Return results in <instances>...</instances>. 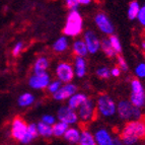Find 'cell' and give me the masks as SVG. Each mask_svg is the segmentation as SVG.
<instances>
[{"label": "cell", "instance_id": "obj_40", "mask_svg": "<svg viewBox=\"0 0 145 145\" xmlns=\"http://www.w3.org/2000/svg\"><path fill=\"white\" fill-rule=\"evenodd\" d=\"M142 48L145 50V42H142Z\"/></svg>", "mask_w": 145, "mask_h": 145}, {"label": "cell", "instance_id": "obj_26", "mask_svg": "<svg viewBox=\"0 0 145 145\" xmlns=\"http://www.w3.org/2000/svg\"><path fill=\"white\" fill-rule=\"evenodd\" d=\"M101 49H102L103 52H104L108 57H110V58H112V57H114V56L116 55L114 49H113L111 43H110L109 39H104L101 42Z\"/></svg>", "mask_w": 145, "mask_h": 145}, {"label": "cell", "instance_id": "obj_4", "mask_svg": "<svg viewBox=\"0 0 145 145\" xmlns=\"http://www.w3.org/2000/svg\"><path fill=\"white\" fill-rule=\"evenodd\" d=\"M129 102L138 109L144 106L145 91L144 87L139 79H133L131 81V95Z\"/></svg>", "mask_w": 145, "mask_h": 145}, {"label": "cell", "instance_id": "obj_41", "mask_svg": "<svg viewBox=\"0 0 145 145\" xmlns=\"http://www.w3.org/2000/svg\"><path fill=\"white\" fill-rule=\"evenodd\" d=\"M144 7H145V4H144Z\"/></svg>", "mask_w": 145, "mask_h": 145}, {"label": "cell", "instance_id": "obj_8", "mask_svg": "<svg viewBox=\"0 0 145 145\" xmlns=\"http://www.w3.org/2000/svg\"><path fill=\"white\" fill-rule=\"evenodd\" d=\"M94 112H95V105H94L92 99H87L78 110L77 116L78 119L83 122L91 121L93 118Z\"/></svg>", "mask_w": 145, "mask_h": 145}, {"label": "cell", "instance_id": "obj_33", "mask_svg": "<svg viewBox=\"0 0 145 145\" xmlns=\"http://www.w3.org/2000/svg\"><path fill=\"white\" fill-rule=\"evenodd\" d=\"M65 4H66V6L70 9V11H72V10H77L78 6L80 5L79 0H66Z\"/></svg>", "mask_w": 145, "mask_h": 145}, {"label": "cell", "instance_id": "obj_12", "mask_svg": "<svg viewBox=\"0 0 145 145\" xmlns=\"http://www.w3.org/2000/svg\"><path fill=\"white\" fill-rule=\"evenodd\" d=\"M76 91H77L76 85L72 84V83H66V84L62 85L56 93L53 94V97L56 101H65V99H70L73 94L76 93Z\"/></svg>", "mask_w": 145, "mask_h": 145}, {"label": "cell", "instance_id": "obj_25", "mask_svg": "<svg viewBox=\"0 0 145 145\" xmlns=\"http://www.w3.org/2000/svg\"><path fill=\"white\" fill-rule=\"evenodd\" d=\"M140 5H139V2L137 1H132L130 2L129 4V7H128V17L129 20H135L137 18L138 16V13L140 11Z\"/></svg>", "mask_w": 145, "mask_h": 145}, {"label": "cell", "instance_id": "obj_16", "mask_svg": "<svg viewBox=\"0 0 145 145\" xmlns=\"http://www.w3.org/2000/svg\"><path fill=\"white\" fill-rule=\"evenodd\" d=\"M86 73V61L82 57H77L74 61V74L77 77H83Z\"/></svg>", "mask_w": 145, "mask_h": 145}, {"label": "cell", "instance_id": "obj_27", "mask_svg": "<svg viewBox=\"0 0 145 145\" xmlns=\"http://www.w3.org/2000/svg\"><path fill=\"white\" fill-rule=\"evenodd\" d=\"M34 101H35L34 95L31 93L27 92V93L22 94V95L18 97V105H20V106H27L33 104Z\"/></svg>", "mask_w": 145, "mask_h": 145}, {"label": "cell", "instance_id": "obj_34", "mask_svg": "<svg viewBox=\"0 0 145 145\" xmlns=\"http://www.w3.org/2000/svg\"><path fill=\"white\" fill-rule=\"evenodd\" d=\"M41 122L47 124V125L53 126L54 124L56 123V119H55V117H53L52 115H45V116H43V118H42Z\"/></svg>", "mask_w": 145, "mask_h": 145}, {"label": "cell", "instance_id": "obj_1", "mask_svg": "<svg viewBox=\"0 0 145 145\" xmlns=\"http://www.w3.org/2000/svg\"><path fill=\"white\" fill-rule=\"evenodd\" d=\"M119 138L124 145H134L138 140L145 139V120H134L127 123Z\"/></svg>", "mask_w": 145, "mask_h": 145}, {"label": "cell", "instance_id": "obj_20", "mask_svg": "<svg viewBox=\"0 0 145 145\" xmlns=\"http://www.w3.org/2000/svg\"><path fill=\"white\" fill-rule=\"evenodd\" d=\"M78 143L79 145H97L94 136L87 130L82 131L80 133V139Z\"/></svg>", "mask_w": 145, "mask_h": 145}, {"label": "cell", "instance_id": "obj_38", "mask_svg": "<svg viewBox=\"0 0 145 145\" xmlns=\"http://www.w3.org/2000/svg\"><path fill=\"white\" fill-rule=\"evenodd\" d=\"M113 145H124L123 142L121 141V139L119 137H116L114 139V141H113Z\"/></svg>", "mask_w": 145, "mask_h": 145}, {"label": "cell", "instance_id": "obj_10", "mask_svg": "<svg viewBox=\"0 0 145 145\" xmlns=\"http://www.w3.org/2000/svg\"><path fill=\"white\" fill-rule=\"evenodd\" d=\"M83 42H84L85 46H86L88 53L90 54L97 53V51L101 49V42H99L97 35L91 31H86L84 34V40H83Z\"/></svg>", "mask_w": 145, "mask_h": 145}, {"label": "cell", "instance_id": "obj_13", "mask_svg": "<svg viewBox=\"0 0 145 145\" xmlns=\"http://www.w3.org/2000/svg\"><path fill=\"white\" fill-rule=\"evenodd\" d=\"M50 83V76L47 72L35 74L29 78V85L36 89H42L45 87H48Z\"/></svg>", "mask_w": 145, "mask_h": 145}, {"label": "cell", "instance_id": "obj_19", "mask_svg": "<svg viewBox=\"0 0 145 145\" xmlns=\"http://www.w3.org/2000/svg\"><path fill=\"white\" fill-rule=\"evenodd\" d=\"M37 136H38L37 125H35V124H29V125H27V133H25V135L22 138V142L24 143V144H27V143L31 142L33 139H35Z\"/></svg>", "mask_w": 145, "mask_h": 145}, {"label": "cell", "instance_id": "obj_5", "mask_svg": "<svg viewBox=\"0 0 145 145\" xmlns=\"http://www.w3.org/2000/svg\"><path fill=\"white\" fill-rule=\"evenodd\" d=\"M97 108L99 113L104 117H112L117 113V105L108 94L99 95L97 101Z\"/></svg>", "mask_w": 145, "mask_h": 145}, {"label": "cell", "instance_id": "obj_24", "mask_svg": "<svg viewBox=\"0 0 145 145\" xmlns=\"http://www.w3.org/2000/svg\"><path fill=\"white\" fill-rule=\"evenodd\" d=\"M69 128L68 125L62 123V122H56L53 126H52V130H53V135L56 137H61V136H64L65 132L67 131V129Z\"/></svg>", "mask_w": 145, "mask_h": 145}, {"label": "cell", "instance_id": "obj_21", "mask_svg": "<svg viewBox=\"0 0 145 145\" xmlns=\"http://www.w3.org/2000/svg\"><path fill=\"white\" fill-rule=\"evenodd\" d=\"M49 67V61L46 57H40L35 63V74H40V73L46 72L47 68Z\"/></svg>", "mask_w": 145, "mask_h": 145}, {"label": "cell", "instance_id": "obj_30", "mask_svg": "<svg viewBox=\"0 0 145 145\" xmlns=\"http://www.w3.org/2000/svg\"><path fill=\"white\" fill-rule=\"evenodd\" d=\"M117 63H118V68L121 71H124V72H127L129 69L128 64L126 62V60L123 58V56L118 55L117 56Z\"/></svg>", "mask_w": 145, "mask_h": 145}, {"label": "cell", "instance_id": "obj_11", "mask_svg": "<svg viewBox=\"0 0 145 145\" xmlns=\"http://www.w3.org/2000/svg\"><path fill=\"white\" fill-rule=\"evenodd\" d=\"M27 130V125L20 117H16L12 123V136L16 140H22Z\"/></svg>", "mask_w": 145, "mask_h": 145}, {"label": "cell", "instance_id": "obj_3", "mask_svg": "<svg viewBox=\"0 0 145 145\" xmlns=\"http://www.w3.org/2000/svg\"><path fill=\"white\" fill-rule=\"evenodd\" d=\"M117 114L122 120H139L141 111L140 109L135 108L129 101H121L117 105Z\"/></svg>", "mask_w": 145, "mask_h": 145}, {"label": "cell", "instance_id": "obj_17", "mask_svg": "<svg viewBox=\"0 0 145 145\" xmlns=\"http://www.w3.org/2000/svg\"><path fill=\"white\" fill-rule=\"evenodd\" d=\"M73 52H74L77 57H82L84 58L85 56L88 54V51H87V48L85 46V44L83 41L81 40H77V41H75L73 43Z\"/></svg>", "mask_w": 145, "mask_h": 145}, {"label": "cell", "instance_id": "obj_9", "mask_svg": "<svg viewBox=\"0 0 145 145\" xmlns=\"http://www.w3.org/2000/svg\"><path fill=\"white\" fill-rule=\"evenodd\" d=\"M94 22H95V24L97 27L99 29V31L104 33V34L106 35H113L115 31V27L113 25L112 22L110 20V18L106 16L105 13L103 12H99L95 17H94Z\"/></svg>", "mask_w": 145, "mask_h": 145}, {"label": "cell", "instance_id": "obj_14", "mask_svg": "<svg viewBox=\"0 0 145 145\" xmlns=\"http://www.w3.org/2000/svg\"><path fill=\"white\" fill-rule=\"evenodd\" d=\"M94 139L97 145H113V137L110 132L106 129H99L94 134Z\"/></svg>", "mask_w": 145, "mask_h": 145}, {"label": "cell", "instance_id": "obj_35", "mask_svg": "<svg viewBox=\"0 0 145 145\" xmlns=\"http://www.w3.org/2000/svg\"><path fill=\"white\" fill-rule=\"evenodd\" d=\"M137 18L143 27H145V7L144 6H142V7L140 8V11H139V13H138Z\"/></svg>", "mask_w": 145, "mask_h": 145}, {"label": "cell", "instance_id": "obj_6", "mask_svg": "<svg viewBox=\"0 0 145 145\" xmlns=\"http://www.w3.org/2000/svg\"><path fill=\"white\" fill-rule=\"evenodd\" d=\"M56 75L60 82L70 83L74 77V69L72 66L67 62H61L56 67Z\"/></svg>", "mask_w": 145, "mask_h": 145}, {"label": "cell", "instance_id": "obj_7", "mask_svg": "<svg viewBox=\"0 0 145 145\" xmlns=\"http://www.w3.org/2000/svg\"><path fill=\"white\" fill-rule=\"evenodd\" d=\"M57 118H58L59 122H62L68 126L73 125L78 121L77 113L67 106H63L59 108L58 112H57Z\"/></svg>", "mask_w": 145, "mask_h": 145}, {"label": "cell", "instance_id": "obj_15", "mask_svg": "<svg viewBox=\"0 0 145 145\" xmlns=\"http://www.w3.org/2000/svg\"><path fill=\"white\" fill-rule=\"evenodd\" d=\"M87 99V97L84 93H80V92H76L75 94H73L70 99H68V105L67 106H69L70 109L76 110L79 109L80 106L83 104Z\"/></svg>", "mask_w": 145, "mask_h": 145}, {"label": "cell", "instance_id": "obj_31", "mask_svg": "<svg viewBox=\"0 0 145 145\" xmlns=\"http://www.w3.org/2000/svg\"><path fill=\"white\" fill-rule=\"evenodd\" d=\"M62 86V82H60L59 80H55V81H52V82L49 83L48 85V90L49 92H52V93H56Z\"/></svg>", "mask_w": 145, "mask_h": 145}, {"label": "cell", "instance_id": "obj_18", "mask_svg": "<svg viewBox=\"0 0 145 145\" xmlns=\"http://www.w3.org/2000/svg\"><path fill=\"white\" fill-rule=\"evenodd\" d=\"M64 138L70 143H78L80 139V132L76 128H68L64 134Z\"/></svg>", "mask_w": 145, "mask_h": 145}, {"label": "cell", "instance_id": "obj_32", "mask_svg": "<svg viewBox=\"0 0 145 145\" xmlns=\"http://www.w3.org/2000/svg\"><path fill=\"white\" fill-rule=\"evenodd\" d=\"M135 74L137 77L144 78L145 77V63H140L138 64L135 68Z\"/></svg>", "mask_w": 145, "mask_h": 145}, {"label": "cell", "instance_id": "obj_39", "mask_svg": "<svg viewBox=\"0 0 145 145\" xmlns=\"http://www.w3.org/2000/svg\"><path fill=\"white\" fill-rule=\"evenodd\" d=\"M91 1L90 0H79V4L81 5H87V4H90Z\"/></svg>", "mask_w": 145, "mask_h": 145}, {"label": "cell", "instance_id": "obj_2", "mask_svg": "<svg viewBox=\"0 0 145 145\" xmlns=\"http://www.w3.org/2000/svg\"><path fill=\"white\" fill-rule=\"evenodd\" d=\"M83 29V20L78 10H72L66 20L63 33L67 37H77L81 34Z\"/></svg>", "mask_w": 145, "mask_h": 145}, {"label": "cell", "instance_id": "obj_29", "mask_svg": "<svg viewBox=\"0 0 145 145\" xmlns=\"http://www.w3.org/2000/svg\"><path fill=\"white\" fill-rule=\"evenodd\" d=\"M97 75L99 78L108 79L111 76V70L108 67H101L97 70Z\"/></svg>", "mask_w": 145, "mask_h": 145}, {"label": "cell", "instance_id": "obj_37", "mask_svg": "<svg viewBox=\"0 0 145 145\" xmlns=\"http://www.w3.org/2000/svg\"><path fill=\"white\" fill-rule=\"evenodd\" d=\"M121 74V70L119 69L118 67H114L111 69V75L112 76H114V77H119Z\"/></svg>", "mask_w": 145, "mask_h": 145}, {"label": "cell", "instance_id": "obj_23", "mask_svg": "<svg viewBox=\"0 0 145 145\" xmlns=\"http://www.w3.org/2000/svg\"><path fill=\"white\" fill-rule=\"evenodd\" d=\"M67 49H68V40L66 39V37L59 38L53 45V50L55 52H57V53H62V52L66 51Z\"/></svg>", "mask_w": 145, "mask_h": 145}, {"label": "cell", "instance_id": "obj_28", "mask_svg": "<svg viewBox=\"0 0 145 145\" xmlns=\"http://www.w3.org/2000/svg\"><path fill=\"white\" fill-rule=\"evenodd\" d=\"M109 41L111 43L112 47L114 49V51L116 54H120L122 52V45H121V42L119 40V38L115 35H112L111 37L109 38Z\"/></svg>", "mask_w": 145, "mask_h": 145}, {"label": "cell", "instance_id": "obj_22", "mask_svg": "<svg viewBox=\"0 0 145 145\" xmlns=\"http://www.w3.org/2000/svg\"><path fill=\"white\" fill-rule=\"evenodd\" d=\"M37 130H38V134H40L43 137H51L53 136V130H52V126L47 125V124L40 122L37 125Z\"/></svg>", "mask_w": 145, "mask_h": 145}, {"label": "cell", "instance_id": "obj_36", "mask_svg": "<svg viewBox=\"0 0 145 145\" xmlns=\"http://www.w3.org/2000/svg\"><path fill=\"white\" fill-rule=\"evenodd\" d=\"M22 48H24V44H22V42L17 43L16 45H15L14 49H13V51H12V54H13L14 56H17L20 53V51L22 50Z\"/></svg>", "mask_w": 145, "mask_h": 145}]
</instances>
